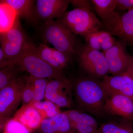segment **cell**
Returning <instances> with one entry per match:
<instances>
[{"label":"cell","instance_id":"cell-1","mask_svg":"<svg viewBox=\"0 0 133 133\" xmlns=\"http://www.w3.org/2000/svg\"><path fill=\"white\" fill-rule=\"evenodd\" d=\"M35 45L28 42L22 52L17 57L8 60L9 65H16L22 71H26L30 75L36 77L60 79L65 78L63 71L52 67L38 56Z\"/></svg>","mask_w":133,"mask_h":133},{"label":"cell","instance_id":"cell-18","mask_svg":"<svg viewBox=\"0 0 133 133\" xmlns=\"http://www.w3.org/2000/svg\"><path fill=\"white\" fill-rule=\"evenodd\" d=\"M18 16L12 7L1 1L0 2V32L8 31L13 27Z\"/></svg>","mask_w":133,"mask_h":133},{"label":"cell","instance_id":"cell-29","mask_svg":"<svg viewBox=\"0 0 133 133\" xmlns=\"http://www.w3.org/2000/svg\"><path fill=\"white\" fill-rule=\"evenodd\" d=\"M98 31L87 34L84 37L87 44L94 49L100 51L101 47L99 40Z\"/></svg>","mask_w":133,"mask_h":133},{"label":"cell","instance_id":"cell-8","mask_svg":"<svg viewBox=\"0 0 133 133\" xmlns=\"http://www.w3.org/2000/svg\"><path fill=\"white\" fill-rule=\"evenodd\" d=\"M20 18L18 16L14 26L8 31L1 33V48L8 60L17 57L28 42L22 28Z\"/></svg>","mask_w":133,"mask_h":133},{"label":"cell","instance_id":"cell-26","mask_svg":"<svg viewBox=\"0 0 133 133\" xmlns=\"http://www.w3.org/2000/svg\"><path fill=\"white\" fill-rule=\"evenodd\" d=\"M99 40L102 52L111 49L117 40L109 32L104 30L98 31Z\"/></svg>","mask_w":133,"mask_h":133},{"label":"cell","instance_id":"cell-7","mask_svg":"<svg viewBox=\"0 0 133 133\" xmlns=\"http://www.w3.org/2000/svg\"><path fill=\"white\" fill-rule=\"evenodd\" d=\"M102 28L120 38L127 45L133 47V10L120 15L115 12L107 21L102 22Z\"/></svg>","mask_w":133,"mask_h":133},{"label":"cell","instance_id":"cell-5","mask_svg":"<svg viewBox=\"0 0 133 133\" xmlns=\"http://www.w3.org/2000/svg\"><path fill=\"white\" fill-rule=\"evenodd\" d=\"M26 80L19 77L13 83L0 90V123L4 128L10 117L22 102V95Z\"/></svg>","mask_w":133,"mask_h":133},{"label":"cell","instance_id":"cell-27","mask_svg":"<svg viewBox=\"0 0 133 133\" xmlns=\"http://www.w3.org/2000/svg\"><path fill=\"white\" fill-rule=\"evenodd\" d=\"M26 80L22 95V106L28 105L33 103L34 99V92L33 86L27 77H24Z\"/></svg>","mask_w":133,"mask_h":133},{"label":"cell","instance_id":"cell-32","mask_svg":"<svg viewBox=\"0 0 133 133\" xmlns=\"http://www.w3.org/2000/svg\"><path fill=\"white\" fill-rule=\"evenodd\" d=\"M8 66V60L7 59L4 51L0 48V69H2Z\"/></svg>","mask_w":133,"mask_h":133},{"label":"cell","instance_id":"cell-31","mask_svg":"<svg viewBox=\"0 0 133 133\" xmlns=\"http://www.w3.org/2000/svg\"><path fill=\"white\" fill-rule=\"evenodd\" d=\"M119 10H133V0H117V8Z\"/></svg>","mask_w":133,"mask_h":133},{"label":"cell","instance_id":"cell-6","mask_svg":"<svg viewBox=\"0 0 133 133\" xmlns=\"http://www.w3.org/2000/svg\"><path fill=\"white\" fill-rule=\"evenodd\" d=\"M78 54L80 65L92 77L103 79L109 74L108 63L103 52L94 49L86 44Z\"/></svg>","mask_w":133,"mask_h":133},{"label":"cell","instance_id":"cell-24","mask_svg":"<svg viewBox=\"0 0 133 133\" xmlns=\"http://www.w3.org/2000/svg\"><path fill=\"white\" fill-rule=\"evenodd\" d=\"M37 51L39 56L44 62L58 70H63L54 58L52 48L48 47L45 44L41 43L37 47Z\"/></svg>","mask_w":133,"mask_h":133},{"label":"cell","instance_id":"cell-19","mask_svg":"<svg viewBox=\"0 0 133 133\" xmlns=\"http://www.w3.org/2000/svg\"><path fill=\"white\" fill-rule=\"evenodd\" d=\"M94 8L102 22L110 19L117 8V0H91Z\"/></svg>","mask_w":133,"mask_h":133},{"label":"cell","instance_id":"cell-25","mask_svg":"<svg viewBox=\"0 0 133 133\" xmlns=\"http://www.w3.org/2000/svg\"><path fill=\"white\" fill-rule=\"evenodd\" d=\"M31 132L23 124L13 118L9 120L5 124L3 133H30Z\"/></svg>","mask_w":133,"mask_h":133},{"label":"cell","instance_id":"cell-14","mask_svg":"<svg viewBox=\"0 0 133 133\" xmlns=\"http://www.w3.org/2000/svg\"><path fill=\"white\" fill-rule=\"evenodd\" d=\"M37 129L39 133H76L71 127L69 117L64 112L43 120Z\"/></svg>","mask_w":133,"mask_h":133},{"label":"cell","instance_id":"cell-33","mask_svg":"<svg viewBox=\"0 0 133 133\" xmlns=\"http://www.w3.org/2000/svg\"><path fill=\"white\" fill-rule=\"evenodd\" d=\"M127 72L133 76V56L132 58L131 66Z\"/></svg>","mask_w":133,"mask_h":133},{"label":"cell","instance_id":"cell-11","mask_svg":"<svg viewBox=\"0 0 133 133\" xmlns=\"http://www.w3.org/2000/svg\"><path fill=\"white\" fill-rule=\"evenodd\" d=\"M99 83L106 97L120 94L133 101V76L128 72L118 76L107 75Z\"/></svg>","mask_w":133,"mask_h":133},{"label":"cell","instance_id":"cell-3","mask_svg":"<svg viewBox=\"0 0 133 133\" xmlns=\"http://www.w3.org/2000/svg\"><path fill=\"white\" fill-rule=\"evenodd\" d=\"M43 39L55 49L72 57L78 53L76 35L72 34L63 24L59 19L45 22L41 29Z\"/></svg>","mask_w":133,"mask_h":133},{"label":"cell","instance_id":"cell-9","mask_svg":"<svg viewBox=\"0 0 133 133\" xmlns=\"http://www.w3.org/2000/svg\"><path fill=\"white\" fill-rule=\"evenodd\" d=\"M127 45L120 39L111 49L104 51L109 66V74L118 76L125 74L131 66L132 58L127 51Z\"/></svg>","mask_w":133,"mask_h":133},{"label":"cell","instance_id":"cell-22","mask_svg":"<svg viewBox=\"0 0 133 133\" xmlns=\"http://www.w3.org/2000/svg\"><path fill=\"white\" fill-rule=\"evenodd\" d=\"M64 112L71 123L88 125L98 128V123L92 116L76 110H68Z\"/></svg>","mask_w":133,"mask_h":133},{"label":"cell","instance_id":"cell-15","mask_svg":"<svg viewBox=\"0 0 133 133\" xmlns=\"http://www.w3.org/2000/svg\"><path fill=\"white\" fill-rule=\"evenodd\" d=\"M14 118L31 131L38 129L44 119L40 112L30 105L22 106Z\"/></svg>","mask_w":133,"mask_h":133},{"label":"cell","instance_id":"cell-16","mask_svg":"<svg viewBox=\"0 0 133 133\" xmlns=\"http://www.w3.org/2000/svg\"><path fill=\"white\" fill-rule=\"evenodd\" d=\"M16 11L20 18L36 23L38 22L35 13V1L33 0H2Z\"/></svg>","mask_w":133,"mask_h":133},{"label":"cell","instance_id":"cell-30","mask_svg":"<svg viewBox=\"0 0 133 133\" xmlns=\"http://www.w3.org/2000/svg\"><path fill=\"white\" fill-rule=\"evenodd\" d=\"M70 3L75 8L88 10L93 12L95 11L91 1L88 0H70Z\"/></svg>","mask_w":133,"mask_h":133},{"label":"cell","instance_id":"cell-12","mask_svg":"<svg viewBox=\"0 0 133 133\" xmlns=\"http://www.w3.org/2000/svg\"><path fill=\"white\" fill-rule=\"evenodd\" d=\"M70 3V0H37L35 13L37 21L45 22L63 17Z\"/></svg>","mask_w":133,"mask_h":133},{"label":"cell","instance_id":"cell-23","mask_svg":"<svg viewBox=\"0 0 133 133\" xmlns=\"http://www.w3.org/2000/svg\"><path fill=\"white\" fill-rule=\"evenodd\" d=\"M19 68L16 65H9L0 70V90L13 83L19 77H17Z\"/></svg>","mask_w":133,"mask_h":133},{"label":"cell","instance_id":"cell-21","mask_svg":"<svg viewBox=\"0 0 133 133\" xmlns=\"http://www.w3.org/2000/svg\"><path fill=\"white\" fill-rule=\"evenodd\" d=\"M40 112L44 119L52 118L61 113L59 107L48 100L34 102L30 104Z\"/></svg>","mask_w":133,"mask_h":133},{"label":"cell","instance_id":"cell-20","mask_svg":"<svg viewBox=\"0 0 133 133\" xmlns=\"http://www.w3.org/2000/svg\"><path fill=\"white\" fill-rule=\"evenodd\" d=\"M27 77L33 86L35 95L33 102L43 101L44 99L46 87L50 79L36 77L30 75Z\"/></svg>","mask_w":133,"mask_h":133},{"label":"cell","instance_id":"cell-17","mask_svg":"<svg viewBox=\"0 0 133 133\" xmlns=\"http://www.w3.org/2000/svg\"><path fill=\"white\" fill-rule=\"evenodd\" d=\"M132 121L122 118L102 124L95 133H133Z\"/></svg>","mask_w":133,"mask_h":133},{"label":"cell","instance_id":"cell-13","mask_svg":"<svg viewBox=\"0 0 133 133\" xmlns=\"http://www.w3.org/2000/svg\"><path fill=\"white\" fill-rule=\"evenodd\" d=\"M105 110L112 115L133 120V101L125 95L117 94L106 97Z\"/></svg>","mask_w":133,"mask_h":133},{"label":"cell","instance_id":"cell-2","mask_svg":"<svg viewBox=\"0 0 133 133\" xmlns=\"http://www.w3.org/2000/svg\"><path fill=\"white\" fill-rule=\"evenodd\" d=\"M79 105L83 109L95 115L105 112L106 96L99 82L91 78L79 79L75 86Z\"/></svg>","mask_w":133,"mask_h":133},{"label":"cell","instance_id":"cell-4","mask_svg":"<svg viewBox=\"0 0 133 133\" xmlns=\"http://www.w3.org/2000/svg\"><path fill=\"white\" fill-rule=\"evenodd\" d=\"M61 22L70 32L84 37L89 33L99 31L102 23L93 12L88 10L75 8L66 11Z\"/></svg>","mask_w":133,"mask_h":133},{"label":"cell","instance_id":"cell-28","mask_svg":"<svg viewBox=\"0 0 133 133\" xmlns=\"http://www.w3.org/2000/svg\"><path fill=\"white\" fill-rule=\"evenodd\" d=\"M52 49L53 57L57 63L63 70L66 68L70 62L71 58L64 52L59 51L55 48H52Z\"/></svg>","mask_w":133,"mask_h":133},{"label":"cell","instance_id":"cell-10","mask_svg":"<svg viewBox=\"0 0 133 133\" xmlns=\"http://www.w3.org/2000/svg\"><path fill=\"white\" fill-rule=\"evenodd\" d=\"M72 85L67 78L50 79L45 90L44 99L51 101L59 108L71 107Z\"/></svg>","mask_w":133,"mask_h":133}]
</instances>
